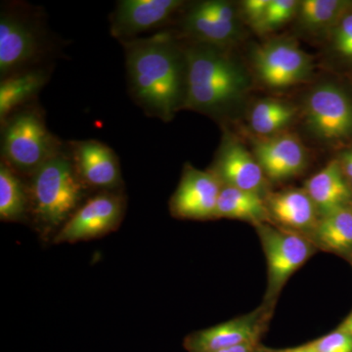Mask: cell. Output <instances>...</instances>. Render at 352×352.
I'll list each match as a JSON object with an SVG mask.
<instances>
[{
	"label": "cell",
	"instance_id": "obj_1",
	"mask_svg": "<svg viewBox=\"0 0 352 352\" xmlns=\"http://www.w3.org/2000/svg\"><path fill=\"white\" fill-rule=\"evenodd\" d=\"M122 43L132 98L147 115L170 122L186 99L184 48L168 32Z\"/></svg>",
	"mask_w": 352,
	"mask_h": 352
},
{
	"label": "cell",
	"instance_id": "obj_2",
	"mask_svg": "<svg viewBox=\"0 0 352 352\" xmlns=\"http://www.w3.org/2000/svg\"><path fill=\"white\" fill-rule=\"evenodd\" d=\"M184 51L187 65L184 108L217 116L242 99L249 88V78L224 47L191 43Z\"/></svg>",
	"mask_w": 352,
	"mask_h": 352
},
{
	"label": "cell",
	"instance_id": "obj_3",
	"mask_svg": "<svg viewBox=\"0 0 352 352\" xmlns=\"http://www.w3.org/2000/svg\"><path fill=\"white\" fill-rule=\"evenodd\" d=\"M85 185L71 156L60 150L32 175L30 210L43 231L61 229L80 208Z\"/></svg>",
	"mask_w": 352,
	"mask_h": 352
},
{
	"label": "cell",
	"instance_id": "obj_4",
	"mask_svg": "<svg viewBox=\"0 0 352 352\" xmlns=\"http://www.w3.org/2000/svg\"><path fill=\"white\" fill-rule=\"evenodd\" d=\"M59 151V142L36 110L20 111L4 122L2 162L16 173L32 176Z\"/></svg>",
	"mask_w": 352,
	"mask_h": 352
},
{
	"label": "cell",
	"instance_id": "obj_5",
	"mask_svg": "<svg viewBox=\"0 0 352 352\" xmlns=\"http://www.w3.org/2000/svg\"><path fill=\"white\" fill-rule=\"evenodd\" d=\"M254 228L267 263V289L263 302L274 307L292 275L305 265L318 249L307 236L285 230L268 222Z\"/></svg>",
	"mask_w": 352,
	"mask_h": 352
},
{
	"label": "cell",
	"instance_id": "obj_6",
	"mask_svg": "<svg viewBox=\"0 0 352 352\" xmlns=\"http://www.w3.org/2000/svg\"><path fill=\"white\" fill-rule=\"evenodd\" d=\"M254 67L259 80L271 88L294 87L311 76L309 55L287 39L270 41L254 53Z\"/></svg>",
	"mask_w": 352,
	"mask_h": 352
},
{
	"label": "cell",
	"instance_id": "obj_7",
	"mask_svg": "<svg viewBox=\"0 0 352 352\" xmlns=\"http://www.w3.org/2000/svg\"><path fill=\"white\" fill-rule=\"evenodd\" d=\"M305 122L317 138L336 141L352 133V102L340 88L321 85L308 94Z\"/></svg>",
	"mask_w": 352,
	"mask_h": 352
},
{
	"label": "cell",
	"instance_id": "obj_8",
	"mask_svg": "<svg viewBox=\"0 0 352 352\" xmlns=\"http://www.w3.org/2000/svg\"><path fill=\"white\" fill-rule=\"evenodd\" d=\"M124 212V199L119 194L111 191L98 194L78 208L59 229L54 242L78 243L105 236L119 227Z\"/></svg>",
	"mask_w": 352,
	"mask_h": 352
},
{
	"label": "cell",
	"instance_id": "obj_9",
	"mask_svg": "<svg viewBox=\"0 0 352 352\" xmlns=\"http://www.w3.org/2000/svg\"><path fill=\"white\" fill-rule=\"evenodd\" d=\"M273 307L263 302L250 314L190 333L185 338L184 347L188 352H217L247 342H259L267 329Z\"/></svg>",
	"mask_w": 352,
	"mask_h": 352
},
{
	"label": "cell",
	"instance_id": "obj_10",
	"mask_svg": "<svg viewBox=\"0 0 352 352\" xmlns=\"http://www.w3.org/2000/svg\"><path fill=\"white\" fill-rule=\"evenodd\" d=\"M222 183L210 170L185 166L177 189L171 197V214L177 219H217V201Z\"/></svg>",
	"mask_w": 352,
	"mask_h": 352
},
{
	"label": "cell",
	"instance_id": "obj_11",
	"mask_svg": "<svg viewBox=\"0 0 352 352\" xmlns=\"http://www.w3.org/2000/svg\"><path fill=\"white\" fill-rule=\"evenodd\" d=\"M182 30L192 43L224 47L239 34L237 11L223 0L198 2L185 14Z\"/></svg>",
	"mask_w": 352,
	"mask_h": 352
},
{
	"label": "cell",
	"instance_id": "obj_12",
	"mask_svg": "<svg viewBox=\"0 0 352 352\" xmlns=\"http://www.w3.org/2000/svg\"><path fill=\"white\" fill-rule=\"evenodd\" d=\"M184 2L180 0H122L111 17V32L122 43L168 24Z\"/></svg>",
	"mask_w": 352,
	"mask_h": 352
},
{
	"label": "cell",
	"instance_id": "obj_13",
	"mask_svg": "<svg viewBox=\"0 0 352 352\" xmlns=\"http://www.w3.org/2000/svg\"><path fill=\"white\" fill-rule=\"evenodd\" d=\"M36 28L18 13L2 12L0 17V76L2 80L24 72L39 53Z\"/></svg>",
	"mask_w": 352,
	"mask_h": 352
},
{
	"label": "cell",
	"instance_id": "obj_14",
	"mask_svg": "<svg viewBox=\"0 0 352 352\" xmlns=\"http://www.w3.org/2000/svg\"><path fill=\"white\" fill-rule=\"evenodd\" d=\"M210 171L223 186L254 192L264 198L270 193L268 179L256 157L233 136L223 139Z\"/></svg>",
	"mask_w": 352,
	"mask_h": 352
},
{
	"label": "cell",
	"instance_id": "obj_15",
	"mask_svg": "<svg viewBox=\"0 0 352 352\" xmlns=\"http://www.w3.org/2000/svg\"><path fill=\"white\" fill-rule=\"evenodd\" d=\"M254 156L271 182H285L296 177L307 164L305 146L298 136L289 132L254 141Z\"/></svg>",
	"mask_w": 352,
	"mask_h": 352
},
{
	"label": "cell",
	"instance_id": "obj_16",
	"mask_svg": "<svg viewBox=\"0 0 352 352\" xmlns=\"http://www.w3.org/2000/svg\"><path fill=\"white\" fill-rule=\"evenodd\" d=\"M74 164L85 186L113 191L120 186L119 160L107 145L96 140L80 141L73 145Z\"/></svg>",
	"mask_w": 352,
	"mask_h": 352
},
{
	"label": "cell",
	"instance_id": "obj_17",
	"mask_svg": "<svg viewBox=\"0 0 352 352\" xmlns=\"http://www.w3.org/2000/svg\"><path fill=\"white\" fill-rule=\"evenodd\" d=\"M265 204L271 223L310 239L320 215L305 188L270 192L265 197Z\"/></svg>",
	"mask_w": 352,
	"mask_h": 352
},
{
	"label": "cell",
	"instance_id": "obj_18",
	"mask_svg": "<svg viewBox=\"0 0 352 352\" xmlns=\"http://www.w3.org/2000/svg\"><path fill=\"white\" fill-rule=\"evenodd\" d=\"M305 190L314 201L320 217L346 208L351 199V187L338 160H333L312 175L305 182Z\"/></svg>",
	"mask_w": 352,
	"mask_h": 352
},
{
	"label": "cell",
	"instance_id": "obj_19",
	"mask_svg": "<svg viewBox=\"0 0 352 352\" xmlns=\"http://www.w3.org/2000/svg\"><path fill=\"white\" fill-rule=\"evenodd\" d=\"M219 217L243 220L254 226L271 223L264 197L223 185L217 201V219Z\"/></svg>",
	"mask_w": 352,
	"mask_h": 352
},
{
	"label": "cell",
	"instance_id": "obj_20",
	"mask_svg": "<svg viewBox=\"0 0 352 352\" xmlns=\"http://www.w3.org/2000/svg\"><path fill=\"white\" fill-rule=\"evenodd\" d=\"M43 69H25L0 83V120L4 124L14 111L34 98L47 82Z\"/></svg>",
	"mask_w": 352,
	"mask_h": 352
},
{
	"label": "cell",
	"instance_id": "obj_21",
	"mask_svg": "<svg viewBox=\"0 0 352 352\" xmlns=\"http://www.w3.org/2000/svg\"><path fill=\"white\" fill-rule=\"evenodd\" d=\"M310 240L318 250L352 254V210L340 208L320 217Z\"/></svg>",
	"mask_w": 352,
	"mask_h": 352
},
{
	"label": "cell",
	"instance_id": "obj_22",
	"mask_svg": "<svg viewBox=\"0 0 352 352\" xmlns=\"http://www.w3.org/2000/svg\"><path fill=\"white\" fill-rule=\"evenodd\" d=\"M298 109L288 102L264 99L254 104L250 115L252 131L261 136L281 133L295 119Z\"/></svg>",
	"mask_w": 352,
	"mask_h": 352
},
{
	"label": "cell",
	"instance_id": "obj_23",
	"mask_svg": "<svg viewBox=\"0 0 352 352\" xmlns=\"http://www.w3.org/2000/svg\"><path fill=\"white\" fill-rule=\"evenodd\" d=\"M30 208L29 198L17 173L8 164H0V219L19 221Z\"/></svg>",
	"mask_w": 352,
	"mask_h": 352
},
{
	"label": "cell",
	"instance_id": "obj_24",
	"mask_svg": "<svg viewBox=\"0 0 352 352\" xmlns=\"http://www.w3.org/2000/svg\"><path fill=\"white\" fill-rule=\"evenodd\" d=\"M351 3L340 0H305L298 4V24L309 32L332 28Z\"/></svg>",
	"mask_w": 352,
	"mask_h": 352
},
{
	"label": "cell",
	"instance_id": "obj_25",
	"mask_svg": "<svg viewBox=\"0 0 352 352\" xmlns=\"http://www.w3.org/2000/svg\"><path fill=\"white\" fill-rule=\"evenodd\" d=\"M298 4L300 1L296 0H270L265 16L256 31L270 32L280 29L296 15Z\"/></svg>",
	"mask_w": 352,
	"mask_h": 352
},
{
	"label": "cell",
	"instance_id": "obj_26",
	"mask_svg": "<svg viewBox=\"0 0 352 352\" xmlns=\"http://www.w3.org/2000/svg\"><path fill=\"white\" fill-rule=\"evenodd\" d=\"M333 29V50L344 59L352 61V8L347 7Z\"/></svg>",
	"mask_w": 352,
	"mask_h": 352
},
{
	"label": "cell",
	"instance_id": "obj_27",
	"mask_svg": "<svg viewBox=\"0 0 352 352\" xmlns=\"http://www.w3.org/2000/svg\"><path fill=\"white\" fill-rule=\"evenodd\" d=\"M311 344L317 352H352V336L339 329Z\"/></svg>",
	"mask_w": 352,
	"mask_h": 352
},
{
	"label": "cell",
	"instance_id": "obj_28",
	"mask_svg": "<svg viewBox=\"0 0 352 352\" xmlns=\"http://www.w3.org/2000/svg\"><path fill=\"white\" fill-rule=\"evenodd\" d=\"M270 3V0H245L243 2V14L245 20L254 29H256L263 22Z\"/></svg>",
	"mask_w": 352,
	"mask_h": 352
},
{
	"label": "cell",
	"instance_id": "obj_29",
	"mask_svg": "<svg viewBox=\"0 0 352 352\" xmlns=\"http://www.w3.org/2000/svg\"><path fill=\"white\" fill-rule=\"evenodd\" d=\"M344 175L352 184V150L342 154V161L340 162Z\"/></svg>",
	"mask_w": 352,
	"mask_h": 352
},
{
	"label": "cell",
	"instance_id": "obj_30",
	"mask_svg": "<svg viewBox=\"0 0 352 352\" xmlns=\"http://www.w3.org/2000/svg\"><path fill=\"white\" fill-rule=\"evenodd\" d=\"M259 346V342H247L229 349H221L217 352H252Z\"/></svg>",
	"mask_w": 352,
	"mask_h": 352
},
{
	"label": "cell",
	"instance_id": "obj_31",
	"mask_svg": "<svg viewBox=\"0 0 352 352\" xmlns=\"http://www.w3.org/2000/svg\"><path fill=\"white\" fill-rule=\"evenodd\" d=\"M275 352H317L311 342H308L303 346L292 347V349H278Z\"/></svg>",
	"mask_w": 352,
	"mask_h": 352
},
{
	"label": "cell",
	"instance_id": "obj_32",
	"mask_svg": "<svg viewBox=\"0 0 352 352\" xmlns=\"http://www.w3.org/2000/svg\"><path fill=\"white\" fill-rule=\"evenodd\" d=\"M338 329L342 331V332H346L352 336V312L346 317V320L340 324V327Z\"/></svg>",
	"mask_w": 352,
	"mask_h": 352
},
{
	"label": "cell",
	"instance_id": "obj_33",
	"mask_svg": "<svg viewBox=\"0 0 352 352\" xmlns=\"http://www.w3.org/2000/svg\"><path fill=\"white\" fill-rule=\"evenodd\" d=\"M252 352H275V351L274 349H265V347H263L259 344V346Z\"/></svg>",
	"mask_w": 352,
	"mask_h": 352
}]
</instances>
